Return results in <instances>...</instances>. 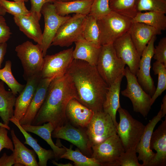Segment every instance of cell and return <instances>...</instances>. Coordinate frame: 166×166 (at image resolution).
Instances as JSON below:
<instances>
[{"mask_svg":"<svg viewBox=\"0 0 166 166\" xmlns=\"http://www.w3.org/2000/svg\"><path fill=\"white\" fill-rule=\"evenodd\" d=\"M31 8L30 13L36 19L39 21L42 14L41 10L43 5L48 2L53 3L54 0H30Z\"/></svg>","mask_w":166,"mask_h":166,"instance_id":"cell-41","label":"cell"},{"mask_svg":"<svg viewBox=\"0 0 166 166\" xmlns=\"http://www.w3.org/2000/svg\"><path fill=\"white\" fill-rule=\"evenodd\" d=\"M61 146L65 149V152L61 155V159L64 158L73 162L75 166H101L100 164L93 157H89L83 154L78 149H72L71 145L69 148L62 144Z\"/></svg>","mask_w":166,"mask_h":166,"instance_id":"cell-31","label":"cell"},{"mask_svg":"<svg viewBox=\"0 0 166 166\" xmlns=\"http://www.w3.org/2000/svg\"><path fill=\"white\" fill-rule=\"evenodd\" d=\"M117 111L120 121L117 127V134L122 142L125 151L136 148L143 134L145 126L133 118L128 112L121 106Z\"/></svg>","mask_w":166,"mask_h":166,"instance_id":"cell-5","label":"cell"},{"mask_svg":"<svg viewBox=\"0 0 166 166\" xmlns=\"http://www.w3.org/2000/svg\"><path fill=\"white\" fill-rule=\"evenodd\" d=\"M124 75L127 79V85L126 88L121 92V94L131 100L134 112L146 117L152 106V97L143 89L136 76L130 72L127 66L124 68Z\"/></svg>","mask_w":166,"mask_h":166,"instance_id":"cell-7","label":"cell"},{"mask_svg":"<svg viewBox=\"0 0 166 166\" xmlns=\"http://www.w3.org/2000/svg\"><path fill=\"white\" fill-rule=\"evenodd\" d=\"M92 157L102 166H119V159L125 152L117 134L91 147Z\"/></svg>","mask_w":166,"mask_h":166,"instance_id":"cell-10","label":"cell"},{"mask_svg":"<svg viewBox=\"0 0 166 166\" xmlns=\"http://www.w3.org/2000/svg\"><path fill=\"white\" fill-rule=\"evenodd\" d=\"M41 78L40 72L27 80L25 88L16 98L13 118L19 121L23 117Z\"/></svg>","mask_w":166,"mask_h":166,"instance_id":"cell-17","label":"cell"},{"mask_svg":"<svg viewBox=\"0 0 166 166\" xmlns=\"http://www.w3.org/2000/svg\"><path fill=\"white\" fill-rule=\"evenodd\" d=\"M153 58L164 64L166 67V37H164L160 40L154 49Z\"/></svg>","mask_w":166,"mask_h":166,"instance_id":"cell-40","label":"cell"},{"mask_svg":"<svg viewBox=\"0 0 166 166\" xmlns=\"http://www.w3.org/2000/svg\"><path fill=\"white\" fill-rule=\"evenodd\" d=\"M86 129L91 148L117 134L112 119L103 111L94 113Z\"/></svg>","mask_w":166,"mask_h":166,"instance_id":"cell-9","label":"cell"},{"mask_svg":"<svg viewBox=\"0 0 166 166\" xmlns=\"http://www.w3.org/2000/svg\"><path fill=\"white\" fill-rule=\"evenodd\" d=\"M150 148L156 151L154 159L148 166L166 165V117L158 128L153 132Z\"/></svg>","mask_w":166,"mask_h":166,"instance_id":"cell-21","label":"cell"},{"mask_svg":"<svg viewBox=\"0 0 166 166\" xmlns=\"http://www.w3.org/2000/svg\"><path fill=\"white\" fill-rule=\"evenodd\" d=\"M6 12L4 9L0 5V15L4 16L5 15Z\"/></svg>","mask_w":166,"mask_h":166,"instance_id":"cell-48","label":"cell"},{"mask_svg":"<svg viewBox=\"0 0 166 166\" xmlns=\"http://www.w3.org/2000/svg\"><path fill=\"white\" fill-rule=\"evenodd\" d=\"M109 5L112 11L131 19L137 13L135 0H109Z\"/></svg>","mask_w":166,"mask_h":166,"instance_id":"cell-33","label":"cell"},{"mask_svg":"<svg viewBox=\"0 0 166 166\" xmlns=\"http://www.w3.org/2000/svg\"><path fill=\"white\" fill-rule=\"evenodd\" d=\"M113 45L117 57L128 66L130 72L136 76L141 56L128 31L116 40Z\"/></svg>","mask_w":166,"mask_h":166,"instance_id":"cell-14","label":"cell"},{"mask_svg":"<svg viewBox=\"0 0 166 166\" xmlns=\"http://www.w3.org/2000/svg\"><path fill=\"white\" fill-rule=\"evenodd\" d=\"M153 70L154 74L158 75V80L155 91L151 97L152 105L166 89V67L164 64L156 61L153 64Z\"/></svg>","mask_w":166,"mask_h":166,"instance_id":"cell-35","label":"cell"},{"mask_svg":"<svg viewBox=\"0 0 166 166\" xmlns=\"http://www.w3.org/2000/svg\"><path fill=\"white\" fill-rule=\"evenodd\" d=\"M41 13L43 15L45 22L42 40L41 45L44 57L51 44L58 30L61 25L71 16H61L56 12L53 3L48 2L42 6Z\"/></svg>","mask_w":166,"mask_h":166,"instance_id":"cell-11","label":"cell"},{"mask_svg":"<svg viewBox=\"0 0 166 166\" xmlns=\"http://www.w3.org/2000/svg\"><path fill=\"white\" fill-rule=\"evenodd\" d=\"M163 117L160 110L157 114L145 126L143 133L136 146V151L138 154V160L143 162L142 166H148L155 156L156 153L150 148L151 139L154 128Z\"/></svg>","mask_w":166,"mask_h":166,"instance_id":"cell-16","label":"cell"},{"mask_svg":"<svg viewBox=\"0 0 166 166\" xmlns=\"http://www.w3.org/2000/svg\"><path fill=\"white\" fill-rule=\"evenodd\" d=\"M156 39V35L150 40L141 57L136 77L137 81L143 89L151 97L156 88L150 75L151 63L154 55V44Z\"/></svg>","mask_w":166,"mask_h":166,"instance_id":"cell-15","label":"cell"},{"mask_svg":"<svg viewBox=\"0 0 166 166\" xmlns=\"http://www.w3.org/2000/svg\"><path fill=\"white\" fill-rule=\"evenodd\" d=\"M93 0H75L67 2L54 1L56 12L61 16L71 13L87 15L90 13Z\"/></svg>","mask_w":166,"mask_h":166,"instance_id":"cell-27","label":"cell"},{"mask_svg":"<svg viewBox=\"0 0 166 166\" xmlns=\"http://www.w3.org/2000/svg\"><path fill=\"white\" fill-rule=\"evenodd\" d=\"M0 126L4 127L6 128L8 130H10V128L9 125H7L4 123H2V122H0Z\"/></svg>","mask_w":166,"mask_h":166,"instance_id":"cell-49","label":"cell"},{"mask_svg":"<svg viewBox=\"0 0 166 166\" xmlns=\"http://www.w3.org/2000/svg\"><path fill=\"white\" fill-rule=\"evenodd\" d=\"M55 78V77L41 79L25 114L19 121L21 125H32L45 101L50 84Z\"/></svg>","mask_w":166,"mask_h":166,"instance_id":"cell-18","label":"cell"},{"mask_svg":"<svg viewBox=\"0 0 166 166\" xmlns=\"http://www.w3.org/2000/svg\"><path fill=\"white\" fill-rule=\"evenodd\" d=\"M27 132L34 133L44 140L50 146L57 160L61 159V157L65 151L64 147H60L54 144L52 139L51 134L54 130L52 124L49 122L44 123L43 125H21Z\"/></svg>","mask_w":166,"mask_h":166,"instance_id":"cell-24","label":"cell"},{"mask_svg":"<svg viewBox=\"0 0 166 166\" xmlns=\"http://www.w3.org/2000/svg\"><path fill=\"white\" fill-rule=\"evenodd\" d=\"M94 113L92 110L75 98L69 101L65 112L68 122L74 126L83 128H86Z\"/></svg>","mask_w":166,"mask_h":166,"instance_id":"cell-20","label":"cell"},{"mask_svg":"<svg viewBox=\"0 0 166 166\" xmlns=\"http://www.w3.org/2000/svg\"><path fill=\"white\" fill-rule=\"evenodd\" d=\"M51 162L53 164L57 166H73V165L70 163L66 164L58 163L53 160H52Z\"/></svg>","mask_w":166,"mask_h":166,"instance_id":"cell-47","label":"cell"},{"mask_svg":"<svg viewBox=\"0 0 166 166\" xmlns=\"http://www.w3.org/2000/svg\"><path fill=\"white\" fill-rule=\"evenodd\" d=\"M51 135L54 138L68 141L76 146L83 154L92 157V150L89 145L86 128L76 127L67 121L64 125L55 129Z\"/></svg>","mask_w":166,"mask_h":166,"instance_id":"cell-12","label":"cell"},{"mask_svg":"<svg viewBox=\"0 0 166 166\" xmlns=\"http://www.w3.org/2000/svg\"><path fill=\"white\" fill-rule=\"evenodd\" d=\"M16 96L11 91L6 90L4 82L0 81V117L3 123L7 125H9L10 119L14 116Z\"/></svg>","mask_w":166,"mask_h":166,"instance_id":"cell-29","label":"cell"},{"mask_svg":"<svg viewBox=\"0 0 166 166\" xmlns=\"http://www.w3.org/2000/svg\"><path fill=\"white\" fill-rule=\"evenodd\" d=\"M10 121L18 128L23 134L25 139L24 143L32 148L37 155L38 158V166H46L48 160L55 158L53 151L45 149L41 146L38 143L37 140L33 137L23 128L19 121L14 118H10Z\"/></svg>","mask_w":166,"mask_h":166,"instance_id":"cell-26","label":"cell"},{"mask_svg":"<svg viewBox=\"0 0 166 166\" xmlns=\"http://www.w3.org/2000/svg\"><path fill=\"white\" fill-rule=\"evenodd\" d=\"M15 163L14 155L13 152L9 156L4 153L0 158V166H11Z\"/></svg>","mask_w":166,"mask_h":166,"instance_id":"cell-44","label":"cell"},{"mask_svg":"<svg viewBox=\"0 0 166 166\" xmlns=\"http://www.w3.org/2000/svg\"><path fill=\"white\" fill-rule=\"evenodd\" d=\"M15 2H27L28 0H13Z\"/></svg>","mask_w":166,"mask_h":166,"instance_id":"cell-51","label":"cell"},{"mask_svg":"<svg viewBox=\"0 0 166 166\" xmlns=\"http://www.w3.org/2000/svg\"><path fill=\"white\" fill-rule=\"evenodd\" d=\"M75 47L73 51L74 59L85 61L91 65L96 66L101 46L81 39L75 43Z\"/></svg>","mask_w":166,"mask_h":166,"instance_id":"cell-25","label":"cell"},{"mask_svg":"<svg viewBox=\"0 0 166 166\" xmlns=\"http://www.w3.org/2000/svg\"><path fill=\"white\" fill-rule=\"evenodd\" d=\"M7 44L6 42L0 43V69L6 52Z\"/></svg>","mask_w":166,"mask_h":166,"instance_id":"cell-45","label":"cell"},{"mask_svg":"<svg viewBox=\"0 0 166 166\" xmlns=\"http://www.w3.org/2000/svg\"><path fill=\"white\" fill-rule=\"evenodd\" d=\"M112 11L109 0H93L89 14L97 19L108 15Z\"/></svg>","mask_w":166,"mask_h":166,"instance_id":"cell-38","label":"cell"},{"mask_svg":"<svg viewBox=\"0 0 166 166\" xmlns=\"http://www.w3.org/2000/svg\"><path fill=\"white\" fill-rule=\"evenodd\" d=\"M66 73L71 77L77 94V100L94 113L103 111L109 86L99 73L96 66L73 59Z\"/></svg>","mask_w":166,"mask_h":166,"instance_id":"cell-1","label":"cell"},{"mask_svg":"<svg viewBox=\"0 0 166 166\" xmlns=\"http://www.w3.org/2000/svg\"><path fill=\"white\" fill-rule=\"evenodd\" d=\"M73 47L52 55H46L41 74L42 78L57 77L64 74L74 59Z\"/></svg>","mask_w":166,"mask_h":166,"instance_id":"cell-13","label":"cell"},{"mask_svg":"<svg viewBox=\"0 0 166 166\" xmlns=\"http://www.w3.org/2000/svg\"><path fill=\"white\" fill-rule=\"evenodd\" d=\"M10 135L14 145L13 152L15 164H20L24 166H38L35 151L24 145L17 137L13 129L10 131Z\"/></svg>","mask_w":166,"mask_h":166,"instance_id":"cell-28","label":"cell"},{"mask_svg":"<svg viewBox=\"0 0 166 166\" xmlns=\"http://www.w3.org/2000/svg\"><path fill=\"white\" fill-rule=\"evenodd\" d=\"M7 130L6 128L0 126V152L4 148L12 152L14 150L13 142L8 136Z\"/></svg>","mask_w":166,"mask_h":166,"instance_id":"cell-42","label":"cell"},{"mask_svg":"<svg viewBox=\"0 0 166 166\" xmlns=\"http://www.w3.org/2000/svg\"><path fill=\"white\" fill-rule=\"evenodd\" d=\"M73 98L77 100V94L69 74L66 73L56 77L50 84L45 101L32 125L49 122L54 129L64 125L68 121L65 114L67 106Z\"/></svg>","mask_w":166,"mask_h":166,"instance_id":"cell-2","label":"cell"},{"mask_svg":"<svg viewBox=\"0 0 166 166\" xmlns=\"http://www.w3.org/2000/svg\"><path fill=\"white\" fill-rule=\"evenodd\" d=\"M15 51L21 61L24 70L23 77L26 81L41 72L44 57L41 45H35L27 41L17 45Z\"/></svg>","mask_w":166,"mask_h":166,"instance_id":"cell-6","label":"cell"},{"mask_svg":"<svg viewBox=\"0 0 166 166\" xmlns=\"http://www.w3.org/2000/svg\"><path fill=\"white\" fill-rule=\"evenodd\" d=\"M131 19L113 11L97 19L100 45L113 44L116 40L128 32L132 23Z\"/></svg>","mask_w":166,"mask_h":166,"instance_id":"cell-3","label":"cell"},{"mask_svg":"<svg viewBox=\"0 0 166 166\" xmlns=\"http://www.w3.org/2000/svg\"><path fill=\"white\" fill-rule=\"evenodd\" d=\"M162 103L161 105V110L163 117H165L166 114V95L163 97L162 100Z\"/></svg>","mask_w":166,"mask_h":166,"instance_id":"cell-46","label":"cell"},{"mask_svg":"<svg viewBox=\"0 0 166 166\" xmlns=\"http://www.w3.org/2000/svg\"><path fill=\"white\" fill-rule=\"evenodd\" d=\"M137 12L153 11L166 14V0H135Z\"/></svg>","mask_w":166,"mask_h":166,"instance_id":"cell-36","label":"cell"},{"mask_svg":"<svg viewBox=\"0 0 166 166\" xmlns=\"http://www.w3.org/2000/svg\"><path fill=\"white\" fill-rule=\"evenodd\" d=\"M124 76V74L121 75L109 86L103 106V111L111 117L116 128L118 124L116 121V113L121 106L119 96L121 82Z\"/></svg>","mask_w":166,"mask_h":166,"instance_id":"cell-23","label":"cell"},{"mask_svg":"<svg viewBox=\"0 0 166 166\" xmlns=\"http://www.w3.org/2000/svg\"><path fill=\"white\" fill-rule=\"evenodd\" d=\"M128 32L138 53L141 57L152 38L162 34L161 31L142 23H132Z\"/></svg>","mask_w":166,"mask_h":166,"instance_id":"cell-19","label":"cell"},{"mask_svg":"<svg viewBox=\"0 0 166 166\" xmlns=\"http://www.w3.org/2000/svg\"><path fill=\"white\" fill-rule=\"evenodd\" d=\"M0 5L6 12L14 16L28 15L30 14L23 2H11L0 0Z\"/></svg>","mask_w":166,"mask_h":166,"instance_id":"cell-37","label":"cell"},{"mask_svg":"<svg viewBox=\"0 0 166 166\" xmlns=\"http://www.w3.org/2000/svg\"><path fill=\"white\" fill-rule=\"evenodd\" d=\"M12 63L8 60L5 62V66L0 69V79L5 83L15 95L19 94L23 89L25 85L19 83L13 75L11 70Z\"/></svg>","mask_w":166,"mask_h":166,"instance_id":"cell-32","label":"cell"},{"mask_svg":"<svg viewBox=\"0 0 166 166\" xmlns=\"http://www.w3.org/2000/svg\"><path fill=\"white\" fill-rule=\"evenodd\" d=\"M125 65L117 56L113 44L101 46L96 67L101 77L109 86L124 74Z\"/></svg>","mask_w":166,"mask_h":166,"instance_id":"cell-4","label":"cell"},{"mask_svg":"<svg viewBox=\"0 0 166 166\" xmlns=\"http://www.w3.org/2000/svg\"><path fill=\"white\" fill-rule=\"evenodd\" d=\"M11 33L3 16L0 15V43L6 42Z\"/></svg>","mask_w":166,"mask_h":166,"instance_id":"cell-43","label":"cell"},{"mask_svg":"<svg viewBox=\"0 0 166 166\" xmlns=\"http://www.w3.org/2000/svg\"><path fill=\"white\" fill-rule=\"evenodd\" d=\"M14 20L20 30L27 37L41 45L42 33L38 20L30 13L28 15L14 16Z\"/></svg>","mask_w":166,"mask_h":166,"instance_id":"cell-22","label":"cell"},{"mask_svg":"<svg viewBox=\"0 0 166 166\" xmlns=\"http://www.w3.org/2000/svg\"><path fill=\"white\" fill-rule=\"evenodd\" d=\"M136 153L135 148L125 151L119 157V166H142L139 163Z\"/></svg>","mask_w":166,"mask_h":166,"instance_id":"cell-39","label":"cell"},{"mask_svg":"<svg viewBox=\"0 0 166 166\" xmlns=\"http://www.w3.org/2000/svg\"><path fill=\"white\" fill-rule=\"evenodd\" d=\"M87 15L75 14L59 28L51 45L69 47L84 39V30Z\"/></svg>","mask_w":166,"mask_h":166,"instance_id":"cell-8","label":"cell"},{"mask_svg":"<svg viewBox=\"0 0 166 166\" xmlns=\"http://www.w3.org/2000/svg\"><path fill=\"white\" fill-rule=\"evenodd\" d=\"M55 1H57L58 2H69L71 1H72L75 0H54Z\"/></svg>","mask_w":166,"mask_h":166,"instance_id":"cell-50","label":"cell"},{"mask_svg":"<svg viewBox=\"0 0 166 166\" xmlns=\"http://www.w3.org/2000/svg\"><path fill=\"white\" fill-rule=\"evenodd\" d=\"M83 36L87 41L101 46L99 43V30L97 19L89 14L87 15Z\"/></svg>","mask_w":166,"mask_h":166,"instance_id":"cell-34","label":"cell"},{"mask_svg":"<svg viewBox=\"0 0 166 166\" xmlns=\"http://www.w3.org/2000/svg\"><path fill=\"white\" fill-rule=\"evenodd\" d=\"M163 12L153 11L140 12L131 19L132 23L140 22L153 27L161 31L166 29V16Z\"/></svg>","mask_w":166,"mask_h":166,"instance_id":"cell-30","label":"cell"}]
</instances>
